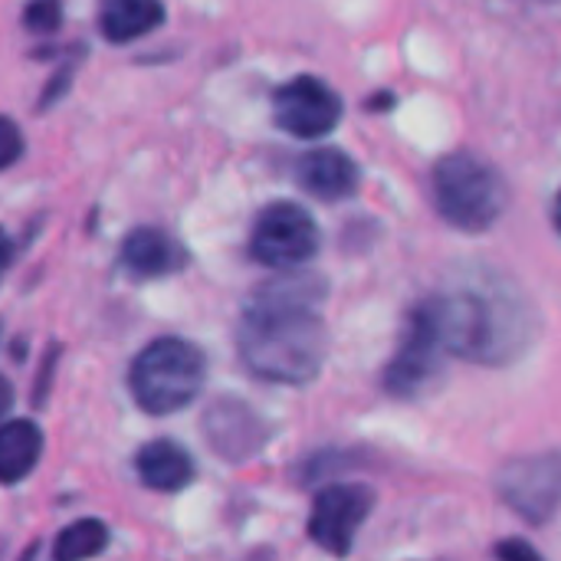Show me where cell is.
<instances>
[{
	"label": "cell",
	"instance_id": "1",
	"mask_svg": "<svg viewBox=\"0 0 561 561\" xmlns=\"http://www.w3.org/2000/svg\"><path fill=\"white\" fill-rule=\"evenodd\" d=\"M325 283L312 273H279L263 283L240 322L243 365L276 385H306L325 365L329 332L319 316Z\"/></svg>",
	"mask_w": 561,
	"mask_h": 561
},
{
	"label": "cell",
	"instance_id": "2",
	"mask_svg": "<svg viewBox=\"0 0 561 561\" xmlns=\"http://www.w3.org/2000/svg\"><path fill=\"white\" fill-rule=\"evenodd\" d=\"M437 332L450 355L480 362V365H506L533 339L529 309L519 296H510L503 286H460L440 296L424 299Z\"/></svg>",
	"mask_w": 561,
	"mask_h": 561
},
{
	"label": "cell",
	"instance_id": "3",
	"mask_svg": "<svg viewBox=\"0 0 561 561\" xmlns=\"http://www.w3.org/2000/svg\"><path fill=\"white\" fill-rule=\"evenodd\" d=\"M506 201L510 191L500 171L473 154H450L434 168V204L457 230H490L503 217Z\"/></svg>",
	"mask_w": 561,
	"mask_h": 561
},
{
	"label": "cell",
	"instance_id": "4",
	"mask_svg": "<svg viewBox=\"0 0 561 561\" xmlns=\"http://www.w3.org/2000/svg\"><path fill=\"white\" fill-rule=\"evenodd\" d=\"M207 378V362L184 339H158L131 362V394L148 414H174L187 408Z\"/></svg>",
	"mask_w": 561,
	"mask_h": 561
},
{
	"label": "cell",
	"instance_id": "5",
	"mask_svg": "<svg viewBox=\"0 0 561 561\" xmlns=\"http://www.w3.org/2000/svg\"><path fill=\"white\" fill-rule=\"evenodd\" d=\"M319 243L322 237H319L312 214L302 210L299 204L279 201V204H270L256 217L250 253L256 263L270 270H299L319 253Z\"/></svg>",
	"mask_w": 561,
	"mask_h": 561
},
{
	"label": "cell",
	"instance_id": "6",
	"mask_svg": "<svg viewBox=\"0 0 561 561\" xmlns=\"http://www.w3.org/2000/svg\"><path fill=\"white\" fill-rule=\"evenodd\" d=\"M447 345L437 332V322L427 309V302H421L411 319H408V332L398 345V355L391 358V365L385 368V388L394 398H417L424 394L434 378H440L444 371V358H447Z\"/></svg>",
	"mask_w": 561,
	"mask_h": 561
},
{
	"label": "cell",
	"instance_id": "7",
	"mask_svg": "<svg viewBox=\"0 0 561 561\" xmlns=\"http://www.w3.org/2000/svg\"><path fill=\"white\" fill-rule=\"evenodd\" d=\"M496 490L519 519L549 523L561 506V454L510 460L496 477Z\"/></svg>",
	"mask_w": 561,
	"mask_h": 561
},
{
	"label": "cell",
	"instance_id": "8",
	"mask_svg": "<svg viewBox=\"0 0 561 561\" xmlns=\"http://www.w3.org/2000/svg\"><path fill=\"white\" fill-rule=\"evenodd\" d=\"M276 125L296 138H325L342 118V99L316 76H299L273 95Z\"/></svg>",
	"mask_w": 561,
	"mask_h": 561
},
{
	"label": "cell",
	"instance_id": "9",
	"mask_svg": "<svg viewBox=\"0 0 561 561\" xmlns=\"http://www.w3.org/2000/svg\"><path fill=\"white\" fill-rule=\"evenodd\" d=\"M371 503H375L371 490H365L358 483L325 486L316 496V506H312V516H309L312 542L319 549L332 552V556H348L362 523L371 513Z\"/></svg>",
	"mask_w": 561,
	"mask_h": 561
},
{
	"label": "cell",
	"instance_id": "10",
	"mask_svg": "<svg viewBox=\"0 0 561 561\" xmlns=\"http://www.w3.org/2000/svg\"><path fill=\"white\" fill-rule=\"evenodd\" d=\"M204 437L217 457L243 463L263 450V444L270 440V427L250 404L237 398H220L204 414Z\"/></svg>",
	"mask_w": 561,
	"mask_h": 561
},
{
	"label": "cell",
	"instance_id": "11",
	"mask_svg": "<svg viewBox=\"0 0 561 561\" xmlns=\"http://www.w3.org/2000/svg\"><path fill=\"white\" fill-rule=\"evenodd\" d=\"M296 178L319 201H345L358 187V164L339 148H312L299 158Z\"/></svg>",
	"mask_w": 561,
	"mask_h": 561
},
{
	"label": "cell",
	"instance_id": "12",
	"mask_svg": "<svg viewBox=\"0 0 561 561\" xmlns=\"http://www.w3.org/2000/svg\"><path fill=\"white\" fill-rule=\"evenodd\" d=\"M122 263L138 279H158L174 270H181L184 253L181 247L158 227H138L122 243Z\"/></svg>",
	"mask_w": 561,
	"mask_h": 561
},
{
	"label": "cell",
	"instance_id": "13",
	"mask_svg": "<svg viewBox=\"0 0 561 561\" xmlns=\"http://www.w3.org/2000/svg\"><path fill=\"white\" fill-rule=\"evenodd\" d=\"M135 470L141 483L158 493H178L194 480V463L187 450L171 440H151L148 447H141L135 457Z\"/></svg>",
	"mask_w": 561,
	"mask_h": 561
},
{
	"label": "cell",
	"instance_id": "14",
	"mask_svg": "<svg viewBox=\"0 0 561 561\" xmlns=\"http://www.w3.org/2000/svg\"><path fill=\"white\" fill-rule=\"evenodd\" d=\"M164 7L161 0H105L99 26L112 43H131L154 26H161Z\"/></svg>",
	"mask_w": 561,
	"mask_h": 561
},
{
	"label": "cell",
	"instance_id": "15",
	"mask_svg": "<svg viewBox=\"0 0 561 561\" xmlns=\"http://www.w3.org/2000/svg\"><path fill=\"white\" fill-rule=\"evenodd\" d=\"M43 434L33 421H10L0 427V483H16L39 463Z\"/></svg>",
	"mask_w": 561,
	"mask_h": 561
},
{
	"label": "cell",
	"instance_id": "16",
	"mask_svg": "<svg viewBox=\"0 0 561 561\" xmlns=\"http://www.w3.org/2000/svg\"><path fill=\"white\" fill-rule=\"evenodd\" d=\"M108 546V529L99 519H79L72 526L62 529V536L53 546V559L56 561H79L99 556Z\"/></svg>",
	"mask_w": 561,
	"mask_h": 561
},
{
	"label": "cell",
	"instance_id": "17",
	"mask_svg": "<svg viewBox=\"0 0 561 561\" xmlns=\"http://www.w3.org/2000/svg\"><path fill=\"white\" fill-rule=\"evenodd\" d=\"M23 23L30 33H39V36H49L59 30L62 23V7L59 0H30L26 10H23Z\"/></svg>",
	"mask_w": 561,
	"mask_h": 561
},
{
	"label": "cell",
	"instance_id": "18",
	"mask_svg": "<svg viewBox=\"0 0 561 561\" xmlns=\"http://www.w3.org/2000/svg\"><path fill=\"white\" fill-rule=\"evenodd\" d=\"M23 154V135L13 118L0 115V171L10 168Z\"/></svg>",
	"mask_w": 561,
	"mask_h": 561
},
{
	"label": "cell",
	"instance_id": "19",
	"mask_svg": "<svg viewBox=\"0 0 561 561\" xmlns=\"http://www.w3.org/2000/svg\"><path fill=\"white\" fill-rule=\"evenodd\" d=\"M496 556L500 559H526V561H536L539 559V552L533 549V546H526V542H503L500 549H496Z\"/></svg>",
	"mask_w": 561,
	"mask_h": 561
},
{
	"label": "cell",
	"instance_id": "20",
	"mask_svg": "<svg viewBox=\"0 0 561 561\" xmlns=\"http://www.w3.org/2000/svg\"><path fill=\"white\" fill-rule=\"evenodd\" d=\"M69 76H72V69H59V72H56V79L46 85V92H43V99H39V108H43V105H49V102H56V99L66 92V85H69Z\"/></svg>",
	"mask_w": 561,
	"mask_h": 561
},
{
	"label": "cell",
	"instance_id": "21",
	"mask_svg": "<svg viewBox=\"0 0 561 561\" xmlns=\"http://www.w3.org/2000/svg\"><path fill=\"white\" fill-rule=\"evenodd\" d=\"M10 408H13V388H10V381L0 375V417H3Z\"/></svg>",
	"mask_w": 561,
	"mask_h": 561
},
{
	"label": "cell",
	"instance_id": "22",
	"mask_svg": "<svg viewBox=\"0 0 561 561\" xmlns=\"http://www.w3.org/2000/svg\"><path fill=\"white\" fill-rule=\"evenodd\" d=\"M10 256H13V247H10L7 240H0V273L7 270V263H10Z\"/></svg>",
	"mask_w": 561,
	"mask_h": 561
},
{
	"label": "cell",
	"instance_id": "23",
	"mask_svg": "<svg viewBox=\"0 0 561 561\" xmlns=\"http://www.w3.org/2000/svg\"><path fill=\"white\" fill-rule=\"evenodd\" d=\"M556 227L561 230V194H559V201H556Z\"/></svg>",
	"mask_w": 561,
	"mask_h": 561
}]
</instances>
